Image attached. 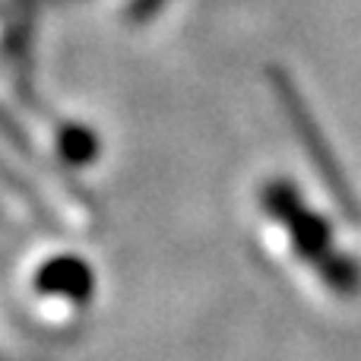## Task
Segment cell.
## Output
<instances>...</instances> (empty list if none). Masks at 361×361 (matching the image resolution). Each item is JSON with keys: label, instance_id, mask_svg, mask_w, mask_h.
I'll list each match as a JSON object with an SVG mask.
<instances>
[{"label": "cell", "instance_id": "obj_1", "mask_svg": "<svg viewBox=\"0 0 361 361\" xmlns=\"http://www.w3.org/2000/svg\"><path fill=\"white\" fill-rule=\"evenodd\" d=\"M162 4H165V0H137V6H133V16H137V19H149Z\"/></svg>", "mask_w": 361, "mask_h": 361}]
</instances>
